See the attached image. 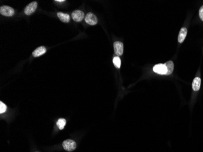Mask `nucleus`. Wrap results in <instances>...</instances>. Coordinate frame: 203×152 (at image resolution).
<instances>
[{
    "label": "nucleus",
    "mask_w": 203,
    "mask_h": 152,
    "mask_svg": "<svg viewBox=\"0 0 203 152\" xmlns=\"http://www.w3.org/2000/svg\"><path fill=\"white\" fill-rule=\"evenodd\" d=\"M62 145L63 149L68 151H72L77 147L75 142L71 139H67V140L63 141Z\"/></svg>",
    "instance_id": "obj_1"
},
{
    "label": "nucleus",
    "mask_w": 203,
    "mask_h": 152,
    "mask_svg": "<svg viewBox=\"0 0 203 152\" xmlns=\"http://www.w3.org/2000/svg\"><path fill=\"white\" fill-rule=\"evenodd\" d=\"M0 14L6 17H12L14 15L15 11L10 6H3L0 8Z\"/></svg>",
    "instance_id": "obj_2"
},
{
    "label": "nucleus",
    "mask_w": 203,
    "mask_h": 152,
    "mask_svg": "<svg viewBox=\"0 0 203 152\" xmlns=\"http://www.w3.org/2000/svg\"><path fill=\"white\" fill-rule=\"evenodd\" d=\"M38 6V4L36 1L32 2L28 4L24 9V14L27 15H30L36 10Z\"/></svg>",
    "instance_id": "obj_3"
},
{
    "label": "nucleus",
    "mask_w": 203,
    "mask_h": 152,
    "mask_svg": "<svg viewBox=\"0 0 203 152\" xmlns=\"http://www.w3.org/2000/svg\"><path fill=\"white\" fill-rule=\"evenodd\" d=\"M85 20L86 23L90 25H93H93H96L97 23V18L96 16L91 13V12H90V13H88L86 15Z\"/></svg>",
    "instance_id": "obj_4"
},
{
    "label": "nucleus",
    "mask_w": 203,
    "mask_h": 152,
    "mask_svg": "<svg viewBox=\"0 0 203 152\" xmlns=\"http://www.w3.org/2000/svg\"><path fill=\"white\" fill-rule=\"evenodd\" d=\"M85 17L84 12L77 10H75L72 13V18L76 22H80L83 20Z\"/></svg>",
    "instance_id": "obj_5"
},
{
    "label": "nucleus",
    "mask_w": 203,
    "mask_h": 152,
    "mask_svg": "<svg viewBox=\"0 0 203 152\" xmlns=\"http://www.w3.org/2000/svg\"><path fill=\"white\" fill-rule=\"evenodd\" d=\"M153 71L156 73L164 75L167 74V69L164 64H157L153 67Z\"/></svg>",
    "instance_id": "obj_6"
},
{
    "label": "nucleus",
    "mask_w": 203,
    "mask_h": 152,
    "mask_svg": "<svg viewBox=\"0 0 203 152\" xmlns=\"http://www.w3.org/2000/svg\"><path fill=\"white\" fill-rule=\"evenodd\" d=\"M114 49L117 55H122L124 53V45L122 42L116 41L114 43Z\"/></svg>",
    "instance_id": "obj_7"
},
{
    "label": "nucleus",
    "mask_w": 203,
    "mask_h": 152,
    "mask_svg": "<svg viewBox=\"0 0 203 152\" xmlns=\"http://www.w3.org/2000/svg\"><path fill=\"white\" fill-rule=\"evenodd\" d=\"M46 52V48L44 46H40L37 48L32 53V55L34 57H38L44 54H45Z\"/></svg>",
    "instance_id": "obj_8"
},
{
    "label": "nucleus",
    "mask_w": 203,
    "mask_h": 152,
    "mask_svg": "<svg viewBox=\"0 0 203 152\" xmlns=\"http://www.w3.org/2000/svg\"><path fill=\"white\" fill-rule=\"evenodd\" d=\"M187 29L186 28L183 27L181 29L179 35H178V42L180 43H182L184 41L186 37L187 36Z\"/></svg>",
    "instance_id": "obj_9"
},
{
    "label": "nucleus",
    "mask_w": 203,
    "mask_h": 152,
    "mask_svg": "<svg viewBox=\"0 0 203 152\" xmlns=\"http://www.w3.org/2000/svg\"><path fill=\"white\" fill-rule=\"evenodd\" d=\"M201 79L200 77H195L192 83V88L195 91H197L200 89Z\"/></svg>",
    "instance_id": "obj_10"
},
{
    "label": "nucleus",
    "mask_w": 203,
    "mask_h": 152,
    "mask_svg": "<svg viewBox=\"0 0 203 152\" xmlns=\"http://www.w3.org/2000/svg\"><path fill=\"white\" fill-rule=\"evenodd\" d=\"M57 16L60 20L63 23H69L70 21V17L67 14L62 13V12H58Z\"/></svg>",
    "instance_id": "obj_11"
},
{
    "label": "nucleus",
    "mask_w": 203,
    "mask_h": 152,
    "mask_svg": "<svg viewBox=\"0 0 203 152\" xmlns=\"http://www.w3.org/2000/svg\"><path fill=\"white\" fill-rule=\"evenodd\" d=\"M167 67V73L166 75H170L172 73L174 69V63L172 61H168L164 64Z\"/></svg>",
    "instance_id": "obj_12"
},
{
    "label": "nucleus",
    "mask_w": 203,
    "mask_h": 152,
    "mask_svg": "<svg viewBox=\"0 0 203 152\" xmlns=\"http://www.w3.org/2000/svg\"><path fill=\"white\" fill-rule=\"evenodd\" d=\"M66 124V120L63 118L59 119L57 121V126L60 130H63L64 129Z\"/></svg>",
    "instance_id": "obj_13"
},
{
    "label": "nucleus",
    "mask_w": 203,
    "mask_h": 152,
    "mask_svg": "<svg viewBox=\"0 0 203 152\" xmlns=\"http://www.w3.org/2000/svg\"><path fill=\"white\" fill-rule=\"evenodd\" d=\"M113 61L114 63V65L115 66V67H116L118 69L120 68V66H121V60H120L119 57H115L113 59Z\"/></svg>",
    "instance_id": "obj_14"
},
{
    "label": "nucleus",
    "mask_w": 203,
    "mask_h": 152,
    "mask_svg": "<svg viewBox=\"0 0 203 152\" xmlns=\"http://www.w3.org/2000/svg\"><path fill=\"white\" fill-rule=\"evenodd\" d=\"M6 110H7V106H6V105L2 102H0V113H4L6 111Z\"/></svg>",
    "instance_id": "obj_15"
},
{
    "label": "nucleus",
    "mask_w": 203,
    "mask_h": 152,
    "mask_svg": "<svg viewBox=\"0 0 203 152\" xmlns=\"http://www.w3.org/2000/svg\"><path fill=\"white\" fill-rule=\"evenodd\" d=\"M199 15H200V17L201 18V20L202 21H203V6H201L200 11H199Z\"/></svg>",
    "instance_id": "obj_16"
},
{
    "label": "nucleus",
    "mask_w": 203,
    "mask_h": 152,
    "mask_svg": "<svg viewBox=\"0 0 203 152\" xmlns=\"http://www.w3.org/2000/svg\"><path fill=\"white\" fill-rule=\"evenodd\" d=\"M55 2H59V3H62V2H65V0H56L55 1Z\"/></svg>",
    "instance_id": "obj_17"
}]
</instances>
